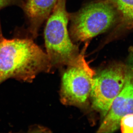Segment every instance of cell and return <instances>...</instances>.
I'll use <instances>...</instances> for the list:
<instances>
[{"mask_svg": "<svg viewBox=\"0 0 133 133\" xmlns=\"http://www.w3.org/2000/svg\"><path fill=\"white\" fill-rule=\"evenodd\" d=\"M85 48L75 61L67 65L62 76L60 101L63 105L83 107L87 105L96 72L84 57Z\"/></svg>", "mask_w": 133, "mask_h": 133, "instance_id": "277c9868", "label": "cell"}, {"mask_svg": "<svg viewBox=\"0 0 133 133\" xmlns=\"http://www.w3.org/2000/svg\"><path fill=\"white\" fill-rule=\"evenodd\" d=\"M120 127L122 133H133V113L126 115L122 118Z\"/></svg>", "mask_w": 133, "mask_h": 133, "instance_id": "9c48e42d", "label": "cell"}, {"mask_svg": "<svg viewBox=\"0 0 133 133\" xmlns=\"http://www.w3.org/2000/svg\"><path fill=\"white\" fill-rule=\"evenodd\" d=\"M118 13L107 0H98L70 14L69 34L73 42H86L114 27Z\"/></svg>", "mask_w": 133, "mask_h": 133, "instance_id": "3957f363", "label": "cell"}, {"mask_svg": "<svg viewBox=\"0 0 133 133\" xmlns=\"http://www.w3.org/2000/svg\"><path fill=\"white\" fill-rule=\"evenodd\" d=\"M126 72V64L117 63L96 72L93 77L90 94L92 107L103 118L123 88Z\"/></svg>", "mask_w": 133, "mask_h": 133, "instance_id": "5b68a950", "label": "cell"}, {"mask_svg": "<svg viewBox=\"0 0 133 133\" xmlns=\"http://www.w3.org/2000/svg\"><path fill=\"white\" fill-rule=\"evenodd\" d=\"M42 72L51 73L46 53L30 38H5L0 24V84L9 78L31 83Z\"/></svg>", "mask_w": 133, "mask_h": 133, "instance_id": "6da1fadb", "label": "cell"}, {"mask_svg": "<svg viewBox=\"0 0 133 133\" xmlns=\"http://www.w3.org/2000/svg\"><path fill=\"white\" fill-rule=\"evenodd\" d=\"M66 1L58 0L46 21L44 42L51 73L73 63L80 54L69 35L68 25L70 14L66 10Z\"/></svg>", "mask_w": 133, "mask_h": 133, "instance_id": "7a4b0ae2", "label": "cell"}, {"mask_svg": "<svg viewBox=\"0 0 133 133\" xmlns=\"http://www.w3.org/2000/svg\"><path fill=\"white\" fill-rule=\"evenodd\" d=\"M118 13V21L114 27L115 32L133 29V0H107Z\"/></svg>", "mask_w": 133, "mask_h": 133, "instance_id": "ba28073f", "label": "cell"}, {"mask_svg": "<svg viewBox=\"0 0 133 133\" xmlns=\"http://www.w3.org/2000/svg\"><path fill=\"white\" fill-rule=\"evenodd\" d=\"M125 80L122 91L114 99L97 132L112 133L118 130L122 118L133 113V47L127 59Z\"/></svg>", "mask_w": 133, "mask_h": 133, "instance_id": "8992f818", "label": "cell"}, {"mask_svg": "<svg viewBox=\"0 0 133 133\" xmlns=\"http://www.w3.org/2000/svg\"><path fill=\"white\" fill-rule=\"evenodd\" d=\"M25 0H0V10L10 6H16L23 8Z\"/></svg>", "mask_w": 133, "mask_h": 133, "instance_id": "30bf717a", "label": "cell"}, {"mask_svg": "<svg viewBox=\"0 0 133 133\" xmlns=\"http://www.w3.org/2000/svg\"><path fill=\"white\" fill-rule=\"evenodd\" d=\"M58 0H25L23 9L26 21L24 37L34 40L53 11Z\"/></svg>", "mask_w": 133, "mask_h": 133, "instance_id": "52a82bcc", "label": "cell"}]
</instances>
